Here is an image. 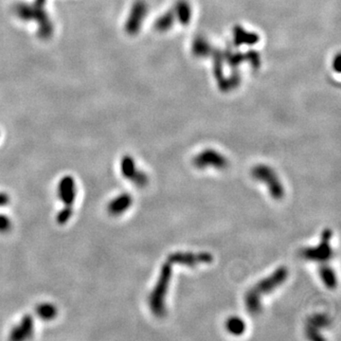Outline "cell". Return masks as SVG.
<instances>
[{"mask_svg":"<svg viewBox=\"0 0 341 341\" xmlns=\"http://www.w3.org/2000/svg\"><path fill=\"white\" fill-rule=\"evenodd\" d=\"M288 269L286 267H280L273 273L267 278H263L254 287L250 288L244 297L245 308L250 315L256 316L261 313L263 295L273 292L278 287L283 285L288 278Z\"/></svg>","mask_w":341,"mask_h":341,"instance_id":"1","label":"cell"},{"mask_svg":"<svg viewBox=\"0 0 341 341\" xmlns=\"http://www.w3.org/2000/svg\"><path fill=\"white\" fill-rule=\"evenodd\" d=\"M172 273H173L172 263L169 262H165L160 269L158 281L154 287L152 292L150 293L148 299L149 307L156 317H164L166 314L165 298L170 287Z\"/></svg>","mask_w":341,"mask_h":341,"instance_id":"2","label":"cell"},{"mask_svg":"<svg viewBox=\"0 0 341 341\" xmlns=\"http://www.w3.org/2000/svg\"><path fill=\"white\" fill-rule=\"evenodd\" d=\"M57 193L64 207L57 214L56 221L59 225H65L73 214V204L77 195V187L73 177L70 176L63 177L58 184Z\"/></svg>","mask_w":341,"mask_h":341,"instance_id":"3","label":"cell"},{"mask_svg":"<svg viewBox=\"0 0 341 341\" xmlns=\"http://www.w3.org/2000/svg\"><path fill=\"white\" fill-rule=\"evenodd\" d=\"M251 175L257 181L263 183L268 186L269 195L275 200H280L286 195L285 187L275 170L268 165L259 164L255 166Z\"/></svg>","mask_w":341,"mask_h":341,"instance_id":"4","label":"cell"},{"mask_svg":"<svg viewBox=\"0 0 341 341\" xmlns=\"http://www.w3.org/2000/svg\"><path fill=\"white\" fill-rule=\"evenodd\" d=\"M332 235L333 232L330 229L324 230L320 243L316 247L306 248L301 250V257L311 262H324L331 260L334 256V250L330 244Z\"/></svg>","mask_w":341,"mask_h":341,"instance_id":"5","label":"cell"},{"mask_svg":"<svg viewBox=\"0 0 341 341\" xmlns=\"http://www.w3.org/2000/svg\"><path fill=\"white\" fill-rule=\"evenodd\" d=\"M194 165L199 170L214 168L216 170H224L229 166V160L221 153L213 149H206L194 159Z\"/></svg>","mask_w":341,"mask_h":341,"instance_id":"6","label":"cell"},{"mask_svg":"<svg viewBox=\"0 0 341 341\" xmlns=\"http://www.w3.org/2000/svg\"><path fill=\"white\" fill-rule=\"evenodd\" d=\"M121 173L122 177L139 188L146 187L149 177L143 170H140L131 156H124L121 160Z\"/></svg>","mask_w":341,"mask_h":341,"instance_id":"7","label":"cell"},{"mask_svg":"<svg viewBox=\"0 0 341 341\" xmlns=\"http://www.w3.org/2000/svg\"><path fill=\"white\" fill-rule=\"evenodd\" d=\"M213 261V256L209 252H175L168 257V262L189 268H195L200 263H210Z\"/></svg>","mask_w":341,"mask_h":341,"instance_id":"8","label":"cell"},{"mask_svg":"<svg viewBox=\"0 0 341 341\" xmlns=\"http://www.w3.org/2000/svg\"><path fill=\"white\" fill-rule=\"evenodd\" d=\"M331 319L325 314H314L308 317L306 323V335L312 340H324V337L320 335V330L330 326Z\"/></svg>","mask_w":341,"mask_h":341,"instance_id":"9","label":"cell"},{"mask_svg":"<svg viewBox=\"0 0 341 341\" xmlns=\"http://www.w3.org/2000/svg\"><path fill=\"white\" fill-rule=\"evenodd\" d=\"M34 329L33 318L30 315H25L21 321L12 328L10 333L11 340H25L29 339L32 336Z\"/></svg>","mask_w":341,"mask_h":341,"instance_id":"10","label":"cell"},{"mask_svg":"<svg viewBox=\"0 0 341 341\" xmlns=\"http://www.w3.org/2000/svg\"><path fill=\"white\" fill-rule=\"evenodd\" d=\"M133 204V197L128 193H123L113 198L107 206V212L112 216H120L129 210Z\"/></svg>","mask_w":341,"mask_h":341,"instance_id":"11","label":"cell"},{"mask_svg":"<svg viewBox=\"0 0 341 341\" xmlns=\"http://www.w3.org/2000/svg\"><path fill=\"white\" fill-rule=\"evenodd\" d=\"M146 10L145 4L142 2H138L133 7L131 18L130 20H128L127 29L129 30L128 31H136V30H138L140 28V24H141L140 22L146 13Z\"/></svg>","mask_w":341,"mask_h":341,"instance_id":"12","label":"cell"},{"mask_svg":"<svg viewBox=\"0 0 341 341\" xmlns=\"http://www.w3.org/2000/svg\"><path fill=\"white\" fill-rule=\"evenodd\" d=\"M225 326L226 331L233 335H243L247 329L244 319L239 317H229L225 321Z\"/></svg>","mask_w":341,"mask_h":341,"instance_id":"13","label":"cell"},{"mask_svg":"<svg viewBox=\"0 0 341 341\" xmlns=\"http://www.w3.org/2000/svg\"><path fill=\"white\" fill-rule=\"evenodd\" d=\"M35 312H36L38 317L46 321L54 319L58 313L56 306L49 302H43V304L37 305Z\"/></svg>","mask_w":341,"mask_h":341,"instance_id":"14","label":"cell"},{"mask_svg":"<svg viewBox=\"0 0 341 341\" xmlns=\"http://www.w3.org/2000/svg\"><path fill=\"white\" fill-rule=\"evenodd\" d=\"M319 276L325 287H328L329 289H335L337 285V279L333 268H330L329 266L323 264L319 268Z\"/></svg>","mask_w":341,"mask_h":341,"instance_id":"15","label":"cell"},{"mask_svg":"<svg viewBox=\"0 0 341 341\" xmlns=\"http://www.w3.org/2000/svg\"><path fill=\"white\" fill-rule=\"evenodd\" d=\"M176 12H177V17L181 24H188L191 20V15H192V11L191 7L186 1H181L177 4Z\"/></svg>","mask_w":341,"mask_h":341,"instance_id":"16","label":"cell"},{"mask_svg":"<svg viewBox=\"0 0 341 341\" xmlns=\"http://www.w3.org/2000/svg\"><path fill=\"white\" fill-rule=\"evenodd\" d=\"M175 17H176L175 11H170V12L165 13L163 16H161V17L159 18V20L157 21V23H156V28H157V30L161 31H165V30H168L170 26L173 25V22H174V19H175Z\"/></svg>","mask_w":341,"mask_h":341,"instance_id":"17","label":"cell"},{"mask_svg":"<svg viewBox=\"0 0 341 341\" xmlns=\"http://www.w3.org/2000/svg\"><path fill=\"white\" fill-rule=\"evenodd\" d=\"M234 36H236L235 38V41L237 43H247V44H254V43L258 41V38L256 36L255 34H252V33H247L243 31V30H236V31H234Z\"/></svg>","mask_w":341,"mask_h":341,"instance_id":"18","label":"cell"},{"mask_svg":"<svg viewBox=\"0 0 341 341\" xmlns=\"http://www.w3.org/2000/svg\"><path fill=\"white\" fill-rule=\"evenodd\" d=\"M194 49H195V54L205 56V55H207L210 47H209V44L206 42V40L196 39L195 45H194Z\"/></svg>","mask_w":341,"mask_h":341,"instance_id":"19","label":"cell"},{"mask_svg":"<svg viewBox=\"0 0 341 341\" xmlns=\"http://www.w3.org/2000/svg\"><path fill=\"white\" fill-rule=\"evenodd\" d=\"M11 229H12L11 219L4 214H0V232L5 233V232H10Z\"/></svg>","mask_w":341,"mask_h":341,"instance_id":"20","label":"cell"},{"mask_svg":"<svg viewBox=\"0 0 341 341\" xmlns=\"http://www.w3.org/2000/svg\"><path fill=\"white\" fill-rule=\"evenodd\" d=\"M10 201H11L10 195L4 192H0V207H5Z\"/></svg>","mask_w":341,"mask_h":341,"instance_id":"21","label":"cell"}]
</instances>
